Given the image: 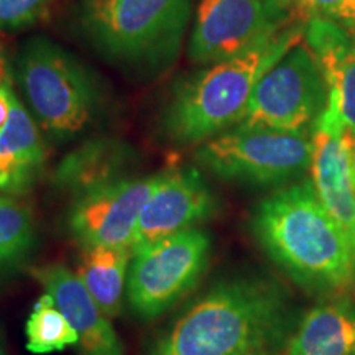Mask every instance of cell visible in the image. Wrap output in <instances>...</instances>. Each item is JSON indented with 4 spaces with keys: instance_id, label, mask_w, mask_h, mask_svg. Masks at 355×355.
Returning <instances> with one entry per match:
<instances>
[{
    "instance_id": "1",
    "label": "cell",
    "mask_w": 355,
    "mask_h": 355,
    "mask_svg": "<svg viewBox=\"0 0 355 355\" xmlns=\"http://www.w3.org/2000/svg\"><path fill=\"white\" fill-rule=\"evenodd\" d=\"M250 225L265 254L296 285L321 295H339L355 286L350 243L311 181L265 198Z\"/></svg>"
},
{
    "instance_id": "2",
    "label": "cell",
    "mask_w": 355,
    "mask_h": 355,
    "mask_svg": "<svg viewBox=\"0 0 355 355\" xmlns=\"http://www.w3.org/2000/svg\"><path fill=\"white\" fill-rule=\"evenodd\" d=\"M286 329L282 288L261 278L230 279L176 319L150 355H270Z\"/></svg>"
},
{
    "instance_id": "3",
    "label": "cell",
    "mask_w": 355,
    "mask_h": 355,
    "mask_svg": "<svg viewBox=\"0 0 355 355\" xmlns=\"http://www.w3.org/2000/svg\"><path fill=\"white\" fill-rule=\"evenodd\" d=\"M304 28V24H290L252 50L199 71L176 92L168 110L166 127L173 139L196 144L242 123L257 84L301 43Z\"/></svg>"
},
{
    "instance_id": "4",
    "label": "cell",
    "mask_w": 355,
    "mask_h": 355,
    "mask_svg": "<svg viewBox=\"0 0 355 355\" xmlns=\"http://www.w3.org/2000/svg\"><path fill=\"white\" fill-rule=\"evenodd\" d=\"M17 79L30 110L56 139L78 135L91 122L97 96L86 69L44 38L32 40L17 58Z\"/></svg>"
},
{
    "instance_id": "5",
    "label": "cell",
    "mask_w": 355,
    "mask_h": 355,
    "mask_svg": "<svg viewBox=\"0 0 355 355\" xmlns=\"http://www.w3.org/2000/svg\"><path fill=\"white\" fill-rule=\"evenodd\" d=\"M313 135L308 130L239 123L212 137L196 152L198 162L216 176L255 186L282 184L309 170Z\"/></svg>"
},
{
    "instance_id": "6",
    "label": "cell",
    "mask_w": 355,
    "mask_h": 355,
    "mask_svg": "<svg viewBox=\"0 0 355 355\" xmlns=\"http://www.w3.org/2000/svg\"><path fill=\"white\" fill-rule=\"evenodd\" d=\"M189 6V0H89L84 25L109 55L145 60L175 48Z\"/></svg>"
},
{
    "instance_id": "7",
    "label": "cell",
    "mask_w": 355,
    "mask_h": 355,
    "mask_svg": "<svg viewBox=\"0 0 355 355\" xmlns=\"http://www.w3.org/2000/svg\"><path fill=\"white\" fill-rule=\"evenodd\" d=\"M211 255V239L201 229H188L133 254L127 298L144 319L173 308L201 279Z\"/></svg>"
},
{
    "instance_id": "8",
    "label": "cell",
    "mask_w": 355,
    "mask_h": 355,
    "mask_svg": "<svg viewBox=\"0 0 355 355\" xmlns=\"http://www.w3.org/2000/svg\"><path fill=\"white\" fill-rule=\"evenodd\" d=\"M327 83L308 44L298 43L257 84L242 123L275 130H306L327 105Z\"/></svg>"
},
{
    "instance_id": "9",
    "label": "cell",
    "mask_w": 355,
    "mask_h": 355,
    "mask_svg": "<svg viewBox=\"0 0 355 355\" xmlns=\"http://www.w3.org/2000/svg\"><path fill=\"white\" fill-rule=\"evenodd\" d=\"M290 25L282 0H201L189 56L212 64L242 55Z\"/></svg>"
},
{
    "instance_id": "10",
    "label": "cell",
    "mask_w": 355,
    "mask_h": 355,
    "mask_svg": "<svg viewBox=\"0 0 355 355\" xmlns=\"http://www.w3.org/2000/svg\"><path fill=\"white\" fill-rule=\"evenodd\" d=\"M165 175L112 181L79 194L69 212L73 237L86 247L130 248L146 201Z\"/></svg>"
},
{
    "instance_id": "11",
    "label": "cell",
    "mask_w": 355,
    "mask_h": 355,
    "mask_svg": "<svg viewBox=\"0 0 355 355\" xmlns=\"http://www.w3.org/2000/svg\"><path fill=\"white\" fill-rule=\"evenodd\" d=\"M304 40L327 83V105L313 125L355 140V37L336 21L311 17Z\"/></svg>"
},
{
    "instance_id": "12",
    "label": "cell",
    "mask_w": 355,
    "mask_h": 355,
    "mask_svg": "<svg viewBox=\"0 0 355 355\" xmlns=\"http://www.w3.org/2000/svg\"><path fill=\"white\" fill-rule=\"evenodd\" d=\"M214 211V196L199 171L186 168L165 173L140 212L130 245L132 255L155 242L193 229Z\"/></svg>"
},
{
    "instance_id": "13",
    "label": "cell",
    "mask_w": 355,
    "mask_h": 355,
    "mask_svg": "<svg viewBox=\"0 0 355 355\" xmlns=\"http://www.w3.org/2000/svg\"><path fill=\"white\" fill-rule=\"evenodd\" d=\"M313 128L311 183L324 209L347 237L355 265V140L347 133Z\"/></svg>"
},
{
    "instance_id": "14",
    "label": "cell",
    "mask_w": 355,
    "mask_h": 355,
    "mask_svg": "<svg viewBox=\"0 0 355 355\" xmlns=\"http://www.w3.org/2000/svg\"><path fill=\"white\" fill-rule=\"evenodd\" d=\"M33 275L78 332L81 355H125L109 318L76 273L64 265H48Z\"/></svg>"
},
{
    "instance_id": "15",
    "label": "cell",
    "mask_w": 355,
    "mask_h": 355,
    "mask_svg": "<svg viewBox=\"0 0 355 355\" xmlns=\"http://www.w3.org/2000/svg\"><path fill=\"white\" fill-rule=\"evenodd\" d=\"M42 133L13 92L12 109L0 130V193L20 194L35 183L44 162Z\"/></svg>"
},
{
    "instance_id": "16",
    "label": "cell",
    "mask_w": 355,
    "mask_h": 355,
    "mask_svg": "<svg viewBox=\"0 0 355 355\" xmlns=\"http://www.w3.org/2000/svg\"><path fill=\"white\" fill-rule=\"evenodd\" d=\"M286 355H355V306L334 301L311 309L291 336Z\"/></svg>"
},
{
    "instance_id": "17",
    "label": "cell",
    "mask_w": 355,
    "mask_h": 355,
    "mask_svg": "<svg viewBox=\"0 0 355 355\" xmlns=\"http://www.w3.org/2000/svg\"><path fill=\"white\" fill-rule=\"evenodd\" d=\"M128 247H86L78 266V277L107 318L121 314L127 288Z\"/></svg>"
},
{
    "instance_id": "18",
    "label": "cell",
    "mask_w": 355,
    "mask_h": 355,
    "mask_svg": "<svg viewBox=\"0 0 355 355\" xmlns=\"http://www.w3.org/2000/svg\"><path fill=\"white\" fill-rule=\"evenodd\" d=\"M125 153L114 144H89L71 153L58 168V183L71 188L78 194L97 186L122 180L119 178Z\"/></svg>"
},
{
    "instance_id": "19",
    "label": "cell",
    "mask_w": 355,
    "mask_h": 355,
    "mask_svg": "<svg viewBox=\"0 0 355 355\" xmlns=\"http://www.w3.org/2000/svg\"><path fill=\"white\" fill-rule=\"evenodd\" d=\"M35 229L30 211L12 198H0V282L32 254Z\"/></svg>"
},
{
    "instance_id": "20",
    "label": "cell",
    "mask_w": 355,
    "mask_h": 355,
    "mask_svg": "<svg viewBox=\"0 0 355 355\" xmlns=\"http://www.w3.org/2000/svg\"><path fill=\"white\" fill-rule=\"evenodd\" d=\"M25 334L26 349L38 355L61 352L79 343L78 332L48 293L40 296L33 304L26 319Z\"/></svg>"
},
{
    "instance_id": "21",
    "label": "cell",
    "mask_w": 355,
    "mask_h": 355,
    "mask_svg": "<svg viewBox=\"0 0 355 355\" xmlns=\"http://www.w3.org/2000/svg\"><path fill=\"white\" fill-rule=\"evenodd\" d=\"M303 12L332 20L355 37V0H295Z\"/></svg>"
},
{
    "instance_id": "22",
    "label": "cell",
    "mask_w": 355,
    "mask_h": 355,
    "mask_svg": "<svg viewBox=\"0 0 355 355\" xmlns=\"http://www.w3.org/2000/svg\"><path fill=\"white\" fill-rule=\"evenodd\" d=\"M50 0H0V30H20L46 10Z\"/></svg>"
},
{
    "instance_id": "23",
    "label": "cell",
    "mask_w": 355,
    "mask_h": 355,
    "mask_svg": "<svg viewBox=\"0 0 355 355\" xmlns=\"http://www.w3.org/2000/svg\"><path fill=\"white\" fill-rule=\"evenodd\" d=\"M282 2L285 3V6H286L288 8H290L291 6H296V3H295V0H282Z\"/></svg>"
},
{
    "instance_id": "24",
    "label": "cell",
    "mask_w": 355,
    "mask_h": 355,
    "mask_svg": "<svg viewBox=\"0 0 355 355\" xmlns=\"http://www.w3.org/2000/svg\"><path fill=\"white\" fill-rule=\"evenodd\" d=\"M354 184H355V157H354Z\"/></svg>"
},
{
    "instance_id": "25",
    "label": "cell",
    "mask_w": 355,
    "mask_h": 355,
    "mask_svg": "<svg viewBox=\"0 0 355 355\" xmlns=\"http://www.w3.org/2000/svg\"><path fill=\"white\" fill-rule=\"evenodd\" d=\"M0 355H3V350H2V345H0Z\"/></svg>"
},
{
    "instance_id": "26",
    "label": "cell",
    "mask_w": 355,
    "mask_h": 355,
    "mask_svg": "<svg viewBox=\"0 0 355 355\" xmlns=\"http://www.w3.org/2000/svg\"><path fill=\"white\" fill-rule=\"evenodd\" d=\"M0 58H3V56H2V50H0Z\"/></svg>"
}]
</instances>
